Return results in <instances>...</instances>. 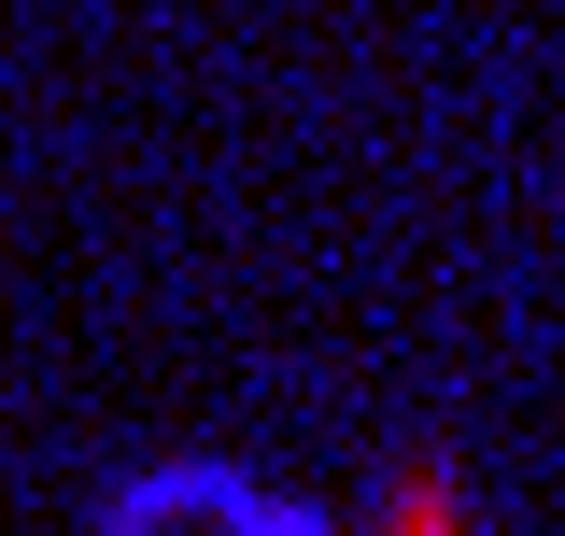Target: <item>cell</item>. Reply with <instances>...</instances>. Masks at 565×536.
Wrapping results in <instances>:
<instances>
[{"label": "cell", "mask_w": 565, "mask_h": 536, "mask_svg": "<svg viewBox=\"0 0 565 536\" xmlns=\"http://www.w3.org/2000/svg\"><path fill=\"white\" fill-rule=\"evenodd\" d=\"M382 536H452V494H438V480H411V494H396V523Z\"/></svg>", "instance_id": "obj_1"}]
</instances>
